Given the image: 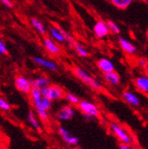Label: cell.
I'll list each match as a JSON object with an SVG mask.
<instances>
[{
    "label": "cell",
    "mask_w": 148,
    "mask_h": 149,
    "mask_svg": "<svg viewBox=\"0 0 148 149\" xmlns=\"http://www.w3.org/2000/svg\"><path fill=\"white\" fill-rule=\"evenodd\" d=\"M119 45L121 48L125 52L126 54L129 55H134L136 52V47H135L134 44H132L131 42H129L127 39H125L124 37H119Z\"/></svg>",
    "instance_id": "2e32d148"
},
{
    "label": "cell",
    "mask_w": 148,
    "mask_h": 149,
    "mask_svg": "<svg viewBox=\"0 0 148 149\" xmlns=\"http://www.w3.org/2000/svg\"><path fill=\"white\" fill-rule=\"evenodd\" d=\"M119 148H120V149H134V147H133L131 145L122 144V143L119 145Z\"/></svg>",
    "instance_id": "f1b7e54d"
},
{
    "label": "cell",
    "mask_w": 148,
    "mask_h": 149,
    "mask_svg": "<svg viewBox=\"0 0 148 149\" xmlns=\"http://www.w3.org/2000/svg\"><path fill=\"white\" fill-rule=\"evenodd\" d=\"M5 6H8V7H13V4H12V2L10 1V0H0Z\"/></svg>",
    "instance_id": "f546056e"
},
{
    "label": "cell",
    "mask_w": 148,
    "mask_h": 149,
    "mask_svg": "<svg viewBox=\"0 0 148 149\" xmlns=\"http://www.w3.org/2000/svg\"><path fill=\"white\" fill-rule=\"evenodd\" d=\"M138 65L144 69L147 68V60L145 58H140L138 60Z\"/></svg>",
    "instance_id": "4316f807"
},
{
    "label": "cell",
    "mask_w": 148,
    "mask_h": 149,
    "mask_svg": "<svg viewBox=\"0 0 148 149\" xmlns=\"http://www.w3.org/2000/svg\"><path fill=\"white\" fill-rule=\"evenodd\" d=\"M64 149H76V148H74V147H73V148H68V147H66V148H64Z\"/></svg>",
    "instance_id": "1f68e13d"
},
{
    "label": "cell",
    "mask_w": 148,
    "mask_h": 149,
    "mask_svg": "<svg viewBox=\"0 0 148 149\" xmlns=\"http://www.w3.org/2000/svg\"><path fill=\"white\" fill-rule=\"evenodd\" d=\"M49 31H50V35L52 36V37H53V39H55L58 43L65 42V38L64 36V30L61 29L58 26L56 25L55 26H51Z\"/></svg>",
    "instance_id": "e0dca14e"
},
{
    "label": "cell",
    "mask_w": 148,
    "mask_h": 149,
    "mask_svg": "<svg viewBox=\"0 0 148 149\" xmlns=\"http://www.w3.org/2000/svg\"><path fill=\"white\" fill-rule=\"evenodd\" d=\"M134 85L136 90L144 95H147L148 93V77L145 76L138 77L135 79Z\"/></svg>",
    "instance_id": "7c38bea8"
},
{
    "label": "cell",
    "mask_w": 148,
    "mask_h": 149,
    "mask_svg": "<svg viewBox=\"0 0 148 149\" xmlns=\"http://www.w3.org/2000/svg\"><path fill=\"white\" fill-rule=\"evenodd\" d=\"M76 111L71 106H63L56 113V118L59 121H69L74 118Z\"/></svg>",
    "instance_id": "ba28073f"
},
{
    "label": "cell",
    "mask_w": 148,
    "mask_h": 149,
    "mask_svg": "<svg viewBox=\"0 0 148 149\" xmlns=\"http://www.w3.org/2000/svg\"><path fill=\"white\" fill-rule=\"evenodd\" d=\"M44 46H45L46 49L52 55H58V54H60V52H61V48L59 47L56 45V43L53 39H51L49 36H46L45 38H44Z\"/></svg>",
    "instance_id": "4fadbf2b"
},
{
    "label": "cell",
    "mask_w": 148,
    "mask_h": 149,
    "mask_svg": "<svg viewBox=\"0 0 148 149\" xmlns=\"http://www.w3.org/2000/svg\"><path fill=\"white\" fill-rule=\"evenodd\" d=\"M58 134L66 145L73 146V147L78 146L79 138L76 136H74L69 130H67L65 127H64V126H59L58 127Z\"/></svg>",
    "instance_id": "8992f818"
},
{
    "label": "cell",
    "mask_w": 148,
    "mask_h": 149,
    "mask_svg": "<svg viewBox=\"0 0 148 149\" xmlns=\"http://www.w3.org/2000/svg\"><path fill=\"white\" fill-rule=\"evenodd\" d=\"M78 109L82 112L84 115L91 116L94 118H97L100 116L101 111L99 107L95 105V104L87 101V100H80L78 103Z\"/></svg>",
    "instance_id": "5b68a950"
},
{
    "label": "cell",
    "mask_w": 148,
    "mask_h": 149,
    "mask_svg": "<svg viewBox=\"0 0 148 149\" xmlns=\"http://www.w3.org/2000/svg\"><path fill=\"white\" fill-rule=\"evenodd\" d=\"M94 33L98 38H103V37L108 36L110 32H109L108 26L106 25V22L103 20L97 21L94 26Z\"/></svg>",
    "instance_id": "9c48e42d"
},
{
    "label": "cell",
    "mask_w": 148,
    "mask_h": 149,
    "mask_svg": "<svg viewBox=\"0 0 148 149\" xmlns=\"http://www.w3.org/2000/svg\"><path fill=\"white\" fill-rule=\"evenodd\" d=\"M11 109V105L5 100L4 98H0V110L2 111H9Z\"/></svg>",
    "instance_id": "d4e9b609"
},
{
    "label": "cell",
    "mask_w": 148,
    "mask_h": 149,
    "mask_svg": "<svg viewBox=\"0 0 148 149\" xmlns=\"http://www.w3.org/2000/svg\"><path fill=\"white\" fill-rule=\"evenodd\" d=\"M30 96H31V100L32 103L35 107L36 113H38V117L41 119L44 122H47L49 119V113L48 111L46 110L45 108H43V107L41 106V99H42V94L39 88L36 87H32L31 91H30Z\"/></svg>",
    "instance_id": "7a4b0ae2"
},
{
    "label": "cell",
    "mask_w": 148,
    "mask_h": 149,
    "mask_svg": "<svg viewBox=\"0 0 148 149\" xmlns=\"http://www.w3.org/2000/svg\"><path fill=\"white\" fill-rule=\"evenodd\" d=\"M123 99L132 107H140V104H141V101H140V98L135 93L129 90H126L123 93Z\"/></svg>",
    "instance_id": "8fae6325"
},
{
    "label": "cell",
    "mask_w": 148,
    "mask_h": 149,
    "mask_svg": "<svg viewBox=\"0 0 148 149\" xmlns=\"http://www.w3.org/2000/svg\"><path fill=\"white\" fill-rule=\"evenodd\" d=\"M72 70H73L74 74H75L79 80H81L83 83H85L88 86H90L92 89H94V90H95V91L103 90V86L97 78L92 77L91 74L88 72H86L85 69L76 65V66H74Z\"/></svg>",
    "instance_id": "6da1fadb"
},
{
    "label": "cell",
    "mask_w": 148,
    "mask_h": 149,
    "mask_svg": "<svg viewBox=\"0 0 148 149\" xmlns=\"http://www.w3.org/2000/svg\"><path fill=\"white\" fill-rule=\"evenodd\" d=\"M15 86L18 91L24 94H29L32 89L31 80H29L24 76H17L15 77Z\"/></svg>",
    "instance_id": "52a82bcc"
},
{
    "label": "cell",
    "mask_w": 148,
    "mask_h": 149,
    "mask_svg": "<svg viewBox=\"0 0 148 149\" xmlns=\"http://www.w3.org/2000/svg\"><path fill=\"white\" fill-rule=\"evenodd\" d=\"M83 116H84V118L85 119L86 121H89V122L93 121L94 119V117H93V116H88V115H84V114H83Z\"/></svg>",
    "instance_id": "4dcf8cb0"
},
{
    "label": "cell",
    "mask_w": 148,
    "mask_h": 149,
    "mask_svg": "<svg viewBox=\"0 0 148 149\" xmlns=\"http://www.w3.org/2000/svg\"><path fill=\"white\" fill-rule=\"evenodd\" d=\"M109 130L113 135L120 141L122 144L131 145L133 143V137L130 133L125 129L123 125L116 122H111L109 124Z\"/></svg>",
    "instance_id": "3957f363"
},
{
    "label": "cell",
    "mask_w": 148,
    "mask_h": 149,
    "mask_svg": "<svg viewBox=\"0 0 148 149\" xmlns=\"http://www.w3.org/2000/svg\"><path fill=\"white\" fill-rule=\"evenodd\" d=\"M6 53H7V49H6V46L4 45V43L0 40V55L6 54Z\"/></svg>",
    "instance_id": "83f0119b"
},
{
    "label": "cell",
    "mask_w": 148,
    "mask_h": 149,
    "mask_svg": "<svg viewBox=\"0 0 148 149\" xmlns=\"http://www.w3.org/2000/svg\"><path fill=\"white\" fill-rule=\"evenodd\" d=\"M27 122L36 131H41L42 126H41L40 121L38 120V116H35V114L34 113L33 111H29L28 112V114H27Z\"/></svg>",
    "instance_id": "ac0fdd59"
},
{
    "label": "cell",
    "mask_w": 148,
    "mask_h": 149,
    "mask_svg": "<svg viewBox=\"0 0 148 149\" xmlns=\"http://www.w3.org/2000/svg\"><path fill=\"white\" fill-rule=\"evenodd\" d=\"M40 91L43 97H46L52 102L63 99L65 95L64 89L57 85H48L42 87Z\"/></svg>",
    "instance_id": "277c9868"
},
{
    "label": "cell",
    "mask_w": 148,
    "mask_h": 149,
    "mask_svg": "<svg viewBox=\"0 0 148 149\" xmlns=\"http://www.w3.org/2000/svg\"><path fill=\"white\" fill-rule=\"evenodd\" d=\"M41 106L43 107V108H45L46 110L49 111L52 107V101L46 98V97H42L41 99Z\"/></svg>",
    "instance_id": "484cf974"
},
{
    "label": "cell",
    "mask_w": 148,
    "mask_h": 149,
    "mask_svg": "<svg viewBox=\"0 0 148 149\" xmlns=\"http://www.w3.org/2000/svg\"><path fill=\"white\" fill-rule=\"evenodd\" d=\"M106 25L108 26V29H109V32L113 33L115 35H117L120 33V28L118 26L115 22L113 21H107L106 22Z\"/></svg>",
    "instance_id": "cb8c5ba5"
},
{
    "label": "cell",
    "mask_w": 148,
    "mask_h": 149,
    "mask_svg": "<svg viewBox=\"0 0 148 149\" xmlns=\"http://www.w3.org/2000/svg\"><path fill=\"white\" fill-rule=\"evenodd\" d=\"M97 68L103 73H107L111 71H115L114 63L109 60L108 58H100L97 63Z\"/></svg>",
    "instance_id": "5bb4252c"
},
{
    "label": "cell",
    "mask_w": 148,
    "mask_h": 149,
    "mask_svg": "<svg viewBox=\"0 0 148 149\" xmlns=\"http://www.w3.org/2000/svg\"><path fill=\"white\" fill-rule=\"evenodd\" d=\"M74 47H75L76 51L77 52V54L80 56H83V57H87L88 56V51L85 48V47L83 45H81L79 43H75L74 45Z\"/></svg>",
    "instance_id": "603a6c76"
},
{
    "label": "cell",
    "mask_w": 148,
    "mask_h": 149,
    "mask_svg": "<svg viewBox=\"0 0 148 149\" xmlns=\"http://www.w3.org/2000/svg\"><path fill=\"white\" fill-rule=\"evenodd\" d=\"M31 83H32L33 87L41 89L44 86H47L50 85V80L46 76H40V77H35V79H32Z\"/></svg>",
    "instance_id": "d6986e66"
},
{
    "label": "cell",
    "mask_w": 148,
    "mask_h": 149,
    "mask_svg": "<svg viewBox=\"0 0 148 149\" xmlns=\"http://www.w3.org/2000/svg\"><path fill=\"white\" fill-rule=\"evenodd\" d=\"M115 7L119 9H125L135 1V0H109Z\"/></svg>",
    "instance_id": "ffe728a7"
},
{
    "label": "cell",
    "mask_w": 148,
    "mask_h": 149,
    "mask_svg": "<svg viewBox=\"0 0 148 149\" xmlns=\"http://www.w3.org/2000/svg\"><path fill=\"white\" fill-rule=\"evenodd\" d=\"M33 60L36 65H38L42 66V68L48 69L50 71H56L58 69V65L54 61L48 60V59L39 57V56H35L33 57Z\"/></svg>",
    "instance_id": "30bf717a"
},
{
    "label": "cell",
    "mask_w": 148,
    "mask_h": 149,
    "mask_svg": "<svg viewBox=\"0 0 148 149\" xmlns=\"http://www.w3.org/2000/svg\"><path fill=\"white\" fill-rule=\"evenodd\" d=\"M31 24L32 26L38 30L40 34H46L47 33V30H46V28L45 26H44V25L41 23V21L38 20V18H35V17H33L31 18Z\"/></svg>",
    "instance_id": "44dd1931"
},
{
    "label": "cell",
    "mask_w": 148,
    "mask_h": 149,
    "mask_svg": "<svg viewBox=\"0 0 148 149\" xmlns=\"http://www.w3.org/2000/svg\"><path fill=\"white\" fill-rule=\"evenodd\" d=\"M104 80L111 86H118L120 84V77L115 71L104 73Z\"/></svg>",
    "instance_id": "9a60e30c"
},
{
    "label": "cell",
    "mask_w": 148,
    "mask_h": 149,
    "mask_svg": "<svg viewBox=\"0 0 148 149\" xmlns=\"http://www.w3.org/2000/svg\"><path fill=\"white\" fill-rule=\"evenodd\" d=\"M142 1H143V2H146V3H147V0H142Z\"/></svg>",
    "instance_id": "d6a6232c"
},
{
    "label": "cell",
    "mask_w": 148,
    "mask_h": 149,
    "mask_svg": "<svg viewBox=\"0 0 148 149\" xmlns=\"http://www.w3.org/2000/svg\"><path fill=\"white\" fill-rule=\"evenodd\" d=\"M64 98H65L66 101H67L70 105H73V106H77L80 101V98L78 96L72 94V93H65Z\"/></svg>",
    "instance_id": "7402d4cb"
}]
</instances>
